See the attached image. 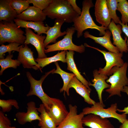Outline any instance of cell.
Returning a JSON list of instances; mask_svg holds the SVG:
<instances>
[{"label": "cell", "mask_w": 128, "mask_h": 128, "mask_svg": "<svg viewBox=\"0 0 128 128\" xmlns=\"http://www.w3.org/2000/svg\"><path fill=\"white\" fill-rule=\"evenodd\" d=\"M94 6L92 0L83 1L81 13L75 18L73 22V27L77 31V38L81 37L84 31L88 28L98 30L99 32V36H104L106 30L109 29L108 28L97 25L94 21L89 12L90 9Z\"/></svg>", "instance_id": "cell-1"}, {"label": "cell", "mask_w": 128, "mask_h": 128, "mask_svg": "<svg viewBox=\"0 0 128 128\" xmlns=\"http://www.w3.org/2000/svg\"><path fill=\"white\" fill-rule=\"evenodd\" d=\"M46 16L71 23L79 16L74 10L67 0H53L52 2L43 11Z\"/></svg>", "instance_id": "cell-2"}, {"label": "cell", "mask_w": 128, "mask_h": 128, "mask_svg": "<svg viewBox=\"0 0 128 128\" xmlns=\"http://www.w3.org/2000/svg\"><path fill=\"white\" fill-rule=\"evenodd\" d=\"M128 66L127 62H125L121 67H115L113 68L112 74L106 81L110 84V88L105 90L109 94L108 98L115 95L121 96V92H123L125 86L128 85L126 75Z\"/></svg>", "instance_id": "cell-3"}, {"label": "cell", "mask_w": 128, "mask_h": 128, "mask_svg": "<svg viewBox=\"0 0 128 128\" xmlns=\"http://www.w3.org/2000/svg\"><path fill=\"white\" fill-rule=\"evenodd\" d=\"M20 27L14 22L0 21V44L6 42H16L24 44L26 38Z\"/></svg>", "instance_id": "cell-4"}, {"label": "cell", "mask_w": 128, "mask_h": 128, "mask_svg": "<svg viewBox=\"0 0 128 128\" xmlns=\"http://www.w3.org/2000/svg\"><path fill=\"white\" fill-rule=\"evenodd\" d=\"M105 106L104 104H102L99 102H96L91 107H87L83 108L82 112L84 115L93 114L102 118L116 119L122 124L127 119V114H119L116 112L118 109L117 103L111 104L110 106L107 108H105Z\"/></svg>", "instance_id": "cell-5"}, {"label": "cell", "mask_w": 128, "mask_h": 128, "mask_svg": "<svg viewBox=\"0 0 128 128\" xmlns=\"http://www.w3.org/2000/svg\"><path fill=\"white\" fill-rule=\"evenodd\" d=\"M55 70V69H54L46 73L39 80L34 79L29 72H26L27 76L30 84V89L27 96L28 97L35 95L38 97L44 105L46 111H48L52 105V97H49L44 91L42 84L46 78Z\"/></svg>", "instance_id": "cell-6"}, {"label": "cell", "mask_w": 128, "mask_h": 128, "mask_svg": "<svg viewBox=\"0 0 128 128\" xmlns=\"http://www.w3.org/2000/svg\"><path fill=\"white\" fill-rule=\"evenodd\" d=\"M66 33L63 38L56 43L48 45L45 48V53L59 50H73L80 53L85 50V46L82 44L79 46L74 44L72 42L73 35L76 31L74 27L68 28L66 30Z\"/></svg>", "instance_id": "cell-7"}, {"label": "cell", "mask_w": 128, "mask_h": 128, "mask_svg": "<svg viewBox=\"0 0 128 128\" xmlns=\"http://www.w3.org/2000/svg\"><path fill=\"white\" fill-rule=\"evenodd\" d=\"M85 47L94 49L102 53L106 61V65L103 68H100L98 70L99 73L106 76H109L112 74L113 68L115 67L122 66L124 62L122 59L123 53H116L110 51L107 52L99 48L91 46L86 43H84Z\"/></svg>", "instance_id": "cell-8"}, {"label": "cell", "mask_w": 128, "mask_h": 128, "mask_svg": "<svg viewBox=\"0 0 128 128\" xmlns=\"http://www.w3.org/2000/svg\"><path fill=\"white\" fill-rule=\"evenodd\" d=\"M69 113L57 128H84L82 120L84 115L82 112L78 114L77 107L69 104Z\"/></svg>", "instance_id": "cell-9"}, {"label": "cell", "mask_w": 128, "mask_h": 128, "mask_svg": "<svg viewBox=\"0 0 128 128\" xmlns=\"http://www.w3.org/2000/svg\"><path fill=\"white\" fill-rule=\"evenodd\" d=\"M25 32L26 38L24 44H31L33 45L38 53V58L47 57L45 52L46 49L44 44L46 36L36 34L30 28H25Z\"/></svg>", "instance_id": "cell-10"}, {"label": "cell", "mask_w": 128, "mask_h": 128, "mask_svg": "<svg viewBox=\"0 0 128 128\" xmlns=\"http://www.w3.org/2000/svg\"><path fill=\"white\" fill-rule=\"evenodd\" d=\"M52 98V105L47 112L57 126L66 117L69 111L62 101L57 98Z\"/></svg>", "instance_id": "cell-11"}, {"label": "cell", "mask_w": 128, "mask_h": 128, "mask_svg": "<svg viewBox=\"0 0 128 128\" xmlns=\"http://www.w3.org/2000/svg\"><path fill=\"white\" fill-rule=\"evenodd\" d=\"M108 28L112 36V44L115 46L120 52H128V47L126 44L127 38L125 37L123 39L121 36L122 31L121 25L120 24L116 25L112 20Z\"/></svg>", "instance_id": "cell-12"}, {"label": "cell", "mask_w": 128, "mask_h": 128, "mask_svg": "<svg viewBox=\"0 0 128 128\" xmlns=\"http://www.w3.org/2000/svg\"><path fill=\"white\" fill-rule=\"evenodd\" d=\"M95 15L96 21L101 26L108 28L111 22L106 0H96L95 5Z\"/></svg>", "instance_id": "cell-13"}, {"label": "cell", "mask_w": 128, "mask_h": 128, "mask_svg": "<svg viewBox=\"0 0 128 128\" xmlns=\"http://www.w3.org/2000/svg\"><path fill=\"white\" fill-rule=\"evenodd\" d=\"M27 111L26 112H19L15 115L18 123L23 125L27 122L31 123L33 121L40 120L39 113L36 107L35 102L31 101L27 104Z\"/></svg>", "instance_id": "cell-14"}, {"label": "cell", "mask_w": 128, "mask_h": 128, "mask_svg": "<svg viewBox=\"0 0 128 128\" xmlns=\"http://www.w3.org/2000/svg\"><path fill=\"white\" fill-rule=\"evenodd\" d=\"M73 88L82 97L84 101L91 105H93L96 102L90 97V93L91 91L88 89L76 77H74L69 83L66 92L67 95H69V89Z\"/></svg>", "instance_id": "cell-15"}, {"label": "cell", "mask_w": 128, "mask_h": 128, "mask_svg": "<svg viewBox=\"0 0 128 128\" xmlns=\"http://www.w3.org/2000/svg\"><path fill=\"white\" fill-rule=\"evenodd\" d=\"M83 125L91 128H115L107 118L90 114L84 116L82 119Z\"/></svg>", "instance_id": "cell-16"}, {"label": "cell", "mask_w": 128, "mask_h": 128, "mask_svg": "<svg viewBox=\"0 0 128 128\" xmlns=\"http://www.w3.org/2000/svg\"><path fill=\"white\" fill-rule=\"evenodd\" d=\"M46 17L43 11L33 6L18 14L17 18L26 21L43 22Z\"/></svg>", "instance_id": "cell-17"}, {"label": "cell", "mask_w": 128, "mask_h": 128, "mask_svg": "<svg viewBox=\"0 0 128 128\" xmlns=\"http://www.w3.org/2000/svg\"><path fill=\"white\" fill-rule=\"evenodd\" d=\"M85 38H89L93 40L95 42L98 43L107 49L109 51L118 53L120 52L118 48L114 46L111 41V37L112 35L111 32L107 30L105 35L102 37H97L89 33L87 31L83 33Z\"/></svg>", "instance_id": "cell-18"}, {"label": "cell", "mask_w": 128, "mask_h": 128, "mask_svg": "<svg viewBox=\"0 0 128 128\" xmlns=\"http://www.w3.org/2000/svg\"><path fill=\"white\" fill-rule=\"evenodd\" d=\"M24 45V46L23 45L20 46L17 60L22 64L24 68H32L37 64L34 57L33 52L29 48L27 45Z\"/></svg>", "instance_id": "cell-19"}, {"label": "cell", "mask_w": 128, "mask_h": 128, "mask_svg": "<svg viewBox=\"0 0 128 128\" xmlns=\"http://www.w3.org/2000/svg\"><path fill=\"white\" fill-rule=\"evenodd\" d=\"M93 74L94 78L91 80L93 83L89 82V86H92L95 88L97 93L99 102L103 104L102 96L103 91L106 88H110V86L105 81L108 78V76L99 73L97 69L93 71Z\"/></svg>", "instance_id": "cell-20"}, {"label": "cell", "mask_w": 128, "mask_h": 128, "mask_svg": "<svg viewBox=\"0 0 128 128\" xmlns=\"http://www.w3.org/2000/svg\"><path fill=\"white\" fill-rule=\"evenodd\" d=\"M12 0H0V21L14 22L18 14L11 5Z\"/></svg>", "instance_id": "cell-21"}, {"label": "cell", "mask_w": 128, "mask_h": 128, "mask_svg": "<svg viewBox=\"0 0 128 128\" xmlns=\"http://www.w3.org/2000/svg\"><path fill=\"white\" fill-rule=\"evenodd\" d=\"M64 22L61 20L55 19L54 25L50 27L46 32V35L44 41L45 47L50 43H56L58 38L66 34V31L63 32L61 31V27Z\"/></svg>", "instance_id": "cell-22"}, {"label": "cell", "mask_w": 128, "mask_h": 128, "mask_svg": "<svg viewBox=\"0 0 128 128\" xmlns=\"http://www.w3.org/2000/svg\"><path fill=\"white\" fill-rule=\"evenodd\" d=\"M14 22L20 27L32 29L39 35L42 33L46 34L50 28L49 26H45L43 22L26 21L17 18L14 19Z\"/></svg>", "instance_id": "cell-23"}, {"label": "cell", "mask_w": 128, "mask_h": 128, "mask_svg": "<svg viewBox=\"0 0 128 128\" xmlns=\"http://www.w3.org/2000/svg\"><path fill=\"white\" fill-rule=\"evenodd\" d=\"M74 54V51H66V59L67 64V69L73 72L75 74L77 78L88 89L91 91V89L89 85V82L81 74L76 66L73 59Z\"/></svg>", "instance_id": "cell-24"}, {"label": "cell", "mask_w": 128, "mask_h": 128, "mask_svg": "<svg viewBox=\"0 0 128 128\" xmlns=\"http://www.w3.org/2000/svg\"><path fill=\"white\" fill-rule=\"evenodd\" d=\"M66 51L64 50L61 52H58L55 55L51 57L43 58H37L35 61L37 62L36 66H34L32 69L35 70L41 69L47 65L53 62L58 61H61L63 63H66Z\"/></svg>", "instance_id": "cell-25"}, {"label": "cell", "mask_w": 128, "mask_h": 128, "mask_svg": "<svg viewBox=\"0 0 128 128\" xmlns=\"http://www.w3.org/2000/svg\"><path fill=\"white\" fill-rule=\"evenodd\" d=\"M37 110L41 113L39 115L40 119L38 120V124L40 128H57V126L46 111L43 104H40Z\"/></svg>", "instance_id": "cell-26"}, {"label": "cell", "mask_w": 128, "mask_h": 128, "mask_svg": "<svg viewBox=\"0 0 128 128\" xmlns=\"http://www.w3.org/2000/svg\"><path fill=\"white\" fill-rule=\"evenodd\" d=\"M56 69L52 73H56L59 74L61 76L63 81V85L62 87L60 89V92L63 91L66 92L68 86L71 79L74 76L75 74L73 73L67 72L62 70L59 67L57 62L54 63Z\"/></svg>", "instance_id": "cell-27"}, {"label": "cell", "mask_w": 128, "mask_h": 128, "mask_svg": "<svg viewBox=\"0 0 128 128\" xmlns=\"http://www.w3.org/2000/svg\"><path fill=\"white\" fill-rule=\"evenodd\" d=\"M13 57V54H9L5 58L0 59V65L1 67L0 75H2L3 71L6 69L10 68L16 69L21 64L17 59H12Z\"/></svg>", "instance_id": "cell-28"}, {"label": "cell", "mask_w": 128, "mask_h": 128, "mask_svg": "<svg viewBox=\"0 0 128 128\" xmlns=\"http://www.w3.org/2000/svg\"><path fill=\"white\" fill-rule=\"evenodd\" d=\"M110 17L115 23L119 24L121 21L116 14L117 5L119 0H106Z\"/></svg>", "instance_id": "cell-29"}, {"label": "cell", "mask_w": 128, "mask_h": 128, "mask_svg": "<svg viewBox=\"0 0 128 128\" xmlns=\"http://www.w3.org/2000/svg\"><path fill=\"white\" fill-rule=\"evenodd\" d=\"M117 10L121 14V22L124 24L128 23V2L126 0H119Z\"/></svg>", "instance_id": "cell-30"}, {"label": "cell", "mask_w": 128, "mask_h": 128, "mask_svg": "<svg viewBox=\"0 0 128 128\" xmlns=\"http://www.w3.org/2000/svg\"><path fill=\"white\" fill-rule=\"evenodd\" d=\"M21 44L18 43L14 42L9 43L6 45L2 44L0 46V59H4V54L8 52L9 54H11L12 51H16L19 52Z\"/></svg>", "instance_id": "cell-31"}, {"label": "cell", "mask_w": 128, "mask_h": 128, "mask_svg": "<svg viewBox=\"0 0 128 128\" xmlns=\"http://www.w3.org/2000/svg\"><path fill=\"white\" fill-rule=\"evenodd\" d=\"M12 106L17 109H19L18 103L16 100L14 99H0V107L3 112H10L12 109Z\"/></svg>", "instance_id": "cell-32"}, {"label": "cell", "mask_w": 128, "mask_h": 128, "mask_svg": "<svg viewBox=\"0 0 128 128\" xmlns=\"http://www.w3.org/2000/svg\"><path fill=\"white\" fill-rule=\"evenodd\" d=\"M27 0H12L11 5L18 14H21L30 6Z\"/></svg>", "instance_id": "cell-33"}, {"label": "cell", "mask_w": 128, "mask_h": 128, "mask_svg": "<svg viewBox=\"0 0 128 128\" xmlns=\"http://www.w3.org/2000/svg\"><path fill=\"white\" fill-rule=\"evenodd\" d=\"M29 4L42 11L46 9L52 2L53 0H27Z\"/></svg>", "instance_id": "cell-34"}, {"label": "cell", "mask_w": 128, "mask_h": 128, "mask_svg": "<svg viewBox=\"0 0 128 128\" xmlns=\"http://www.w3.org/2000/svg\"><path fill=\"white\" fill-rule=\"evenodd\" d=\"M1 110L0 111V128H9L11 121Z\"/></svg>", "instance_id": "cell-35"}, {"label": "cell", "mask_w": 128, "mask_h": 128, "mask_svg": "<svg viewBox=\"0 0 128 128\" xmlns=\"http://www.w3.org/2000/svg\"><path fill=\"white\" fill-rule=\"evenodd\" d=\"M71 6L74 10L79 15H81L82 10L76 4V0H67Z\"/></svg>", "instance_id": "cell-36"}, {"label": "cell", "mask_w": 128, "mask_h": 128, "mask_svg": "<svg viewBox=\"0 0 128 128\" xmlns=\"http://www.w3.org/2000/svg\"><path fill=\"white\" fill-rule=\"evenodd\" d=\"M123 92L126 93L128 96V86H125L124 87ZM117 111L119 112H123V113L124 114H128V106L124 108L123 110H120L118 109H117Z\"/></svg>", "instance_id": "cell-37"}, {"label": "cell", "mask_w": 128, "mask_h": 128, "mask_svg": "<svg viewBox=\"0 0 128 128\" xmlns=\"http://www.w3.org/2000/svg\"><path fill=\"white\" fill-rule=\"evenodd\" d=\"M119 24L121 25L122 31L125 34L127 38L126 44L128 47V24L126 23L125 24H124L121 23V21L119 22Z\"/></svg>", "instance_id": "cell-38"}, {"label": "cell", "mask_w": 128, "mask_h": 128, "mask_svg": "<svg viewBox=\"0 0 128 128\" xmlns=\"http://www.w3.org/2000/svg\"><path fill=\"white\" fill-rule=\"evenodd\" d=\"M119 128H128V118L119 126Z\"/></svg>", "instance_id": "cell-39"}, {"label": "cell", "mask_w": 128, "mask_h": 128, "mask_svg": "<svg viewBox=\"0 0 128 128\" xmlns=\"http://www.w3.org/2000/svg\"><path fill=\"white\" fill-rule=\"evenodd\" d=\"M9 128H17L15 127H10Z\"/></svg>", "instance_id": "cell-40"}]
</instances>
